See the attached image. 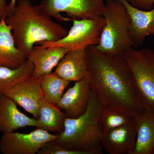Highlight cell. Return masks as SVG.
<instances>
[{
	"instance_id": "1",
	"label": "cell",
	"mask_w": 154,
	"mask_h": 154,
	"mask_svg": "<svg viewBox=\"0 0 154 154\" xmlns=\"http://www.w3.org/2000/svg\"><path fill=\"white\" fill-rule=\"evenodd\" d=\"M85 50L87 78L103 106L121 109L135 119L140 116L144 108L124 57L101 52L95 45Z\"/></svg>"
},
{
	"instance_id": "2",
	"label": "cell",
	"mask_w": 154,
	"mask_h": 154,
	"mask_svg": "<svg viewBox=\"0 0 154 154\" xmlns=\"http://www.w3.org/2000/svg\"><path fill=\"white\" fill-rule=\"evenodd\" d=\"M51 18L29 0H19L14 12L6 17L16 46L27 59L34 44L42 41H58L67 34L66 28Z\"/></svg>"
},
{
	"instance_id": "3",
	"label": "cell",
	"mask_w": 154,
	"mask_h": 154,
	"mask_svg": "<svg viewBox=\"0 0 154 154\" xmlns=\"http://www.w3.org/2000/svg\"><path fill=\"white\" fill-rule=\"evenodd\" d=\"M103 106L92 91L85 112L77 118L66 119L64 130L53 141L72 150L87 154H102L101 139L103 132L99 118Z\"/></svg>"
},
{
	"instance_id": "4",
	"label": "cell",
	"mask_w": 154,
	"mask_h": 154,
	"mask_svg": "<svg viewBox=\"0 0 154 154\" xmlns=\"http://www.w3.org/2000/svg\"><path fill=\"white\" fill-rule=\"evenodd\" d=\"M102 16L105 25L95 47L101 52L123 56L133 47L129 33L130 18L125 7L118 0H105Z\"/></svg>"
},
{
	"instance_id": "5",
	"label": "cell",
	"mask_w": 154,
	"mask_h": 154,
	"mask_svg": "<svg viewBox=\"0 0 154 154\" xmlns=\"http://www.w3.org/2000/svg\"><path fill=\"white\" fill-rule=\"evenodd\" d=\"M123 57L131 69L145 110L154 113V50L133 47Z\"/></svg>"
},
{
	"instance_id": "6",
	"label": "cell",
	"mask_w": 154,
	"mask_h": 154,
	"mask_svg": "<svg viewBox=\"0 0 154 154\" xmlns=\"http://www.w3.org/2000/svg\"><path fill=\"white\" fill-rule=\"evenodd\" d=\"M105 3V0H42L37 6L47 16L68 22L102 16Z\"/></svg>"
},
{
	"instance_id": "7",
	"label": "cell",
	"mask_w": 154,
	"mask_h": 154,
	"mask_svg": "<svg viewBox=\"0 0 154 154\" xmlns=\"http://www.w3.org/2000/svg\"><path fill=\"white\" fill-rule=\"evenodd\" d=\"M72 21V26L63 38L57 41H42L37 44L45 47H66L70 50L85 49L88 46L99 44L105 23L103 16L94 19H73Z\"/></svg>"
},
{
	"instance_id": "8",
	"label": "cell",
	"mask_w": 154,
	"mask_h": 154,
	"mask_svg": "<svg viewBox=\"0 0 154 154\" xmlns=\"http://www.w3.org/2000/svg\"><path fill=\"white\" fill-rule=\"evenodd\" d=\"M58 134H51L37 128L28 134L12 132L3 134L0 138L2 154H36L45 144L55 140Z\"/></svg>"
},
{
	"instance_id": "9",
	"label": "cell",
	"mask_w": 154,
	"mask_h": 154,
	"mask_svg": "<svg viewBox=\"0 0 154 154\" xmlns=\"http://www.w3.org/2000/svg\"><path fill=\"white\" fill-rule=\"evenodd\" d=\"M8 96L37 119L39 116V102L43 93L38 78H26L12 86L6 92Z\"/></svg>"
},
{
	"instance_id": "10",
	"label": "cell",
	"mask_w": 154,
	"mask_h": 154,
	"mask_svg": "<svg viewBox=\"0 0 154 154\" xmlns=\"http://www.w3.org/2000/svg\"><path fill=\"white\" fill-rule=\"evenodd\" d=\"M137 139L136 119L103 133L101 144L109 154H132Z\"/></svg>"
},
{
	"instance_id": "11",
	"label": "cell",
	"mask_w": 154,
	"mask_h": 154,
	"mask_svg": "<svg viewBox=\"0 0 154 154\" xmlns=\"http://www.w3.org/2000/svg\"><path fill=\"white\" fill-rule=\"evenodd\" d=\"M92 90L88 78L75 82L72 87L69 88L57 103L68 118H76L87 110Z\"/></svg>"
},
{
	"instance_id": "12",
	"label": "cell",
	"mask_w": 154,
	"mask_h": 154,
	"mask_svg": "<svg viewBox=\"0 0 154 154\" xmlns=\"http://www.w3.org/2000/svg\"><path fill=\"white\" fill-rule=\"evenodd\" d=\"M126 8L130 18L129 36L134 48L141 46L146 37L154 36V6L146 11L137 8L126 0H118Z\"/></svg>"
},
{
	"instance_id": "13",
	"label": "cell",
	"mask_w": 154,
	"mask_h": 154,
	"mask_svg": "<svg viewBox=\"0 0 154 154\" xmlns=\"http://www.w3.org/2000/svg\"><path fill=\"white\" fill-rule=\"evenodd\" d=\"M39 45L33 48L28 58L34 66L32 76L36 78L51 73L70 50L66 47H45Z\"/></svg>"
},
{
	"instance_id": "14",
	"label": "cell",
	"mask_w": 154,
	"mask_h": 154,
	"mask_svg": "<svg viewBox=\"0 0 154 154\" xmlns=\"http://www.w3.org/2000/svg\"><path fill=\"white\" fill-rule=\"evenodd\" d=\"M36 119L21 112L16 102L8 96L0 97V133L14 132L19 128L36 127Z\"/></svg>"
},
{
	"instance_id": "15",
	"label": "cell",
	"mask_w": 154,
	"mask_h": 154,
	"mask_svg": "<svg viewBox=\"0 0 154 154\" xmlns=\"http://www.w3.org/2000/svg\"><path fill=\"white\" fill-rule=\"evenodd\" d=\"M85 49L70 50L58 64L54 72L70 82H78L88 76Z\"/></svg>"
},
{
	"instance_id": "16",
	"label": "cell",
	"mask_w": 154,
	"mask_h": 154,
	"mask_svg": "<svg viewBox=\"0 0 154 154\" xmlns=\"http://www.w3.org/2000/svg\"><path fill=\"white\" fill-rule=\"evenodd\" d=\"M5 19L0 22V66L17 68L27 59L16 46L11 27Z\"/></svg>"
},
{
	"instance_id": "17",
	"label": "cell",
	"mask_w": 154,
	"mask_h": 154,
	"mask_svg": "<svg viewBox=\"0 0 154 154\" xmlns=\"http://www.w3.org/2000/svg\"><path fill=\"white\" fill-rule=\"evenodd\" d=\"M39 116L36 119V128L48 132L61 133L64 129L67 118L57 105L42 98L39 102Z\"/></svg>"
},
{
	"instance_id": "18",
	"label": "cell",
	"mask_w": 154,
	"mask_h": 154,
	"mask_svg": "<svg viewBox=\"0 0 154 154\" xmlns=\"http://www.w3.org/2000/svg\"><path fill=\"white\" fill-rule=\"evenodd\" d=\"M136 121V143L132 154H153L154 113L144 110Z\"/></svg>"
},
{
	"instance_id": "19",
	"label": "cell",
	"mask_w": 154,
	"mask_h": 154,
	"mask_svg": "<svg viewBox=\"0 0 154 154\" xmlns=\"http://www.w3.org/2000/svg\"><path fill=\"white\" fill-rule=\"evenodd\" d=\"M33 69V63L28 59L17 68L0 66V97L5 95L12 86L31 76Z\"/></svg>"
},
{
	"instance_id": "20",
	"label": "cell",
	"mask_w": 154,
	"mask_h": 154,
	"mask_svg": "<svg viewBox=\"0 0 154 154\" xmlns=\"http://www.w3.org/2000/svg\"><path fill=\"white\" fill-rule=\"evenodd\" d=\"M38 79L43 97L53 104L57 105L70 82L62 79L54 72L42 76Z\"/></svg>"
},
{
	"instance_id": "21",
	"label": "cell",
	"mask_w": 154,
	"mask_h": 154,
	"mask_svg": "<svg viewBox=\"0 0 154 154\" xmlns=\"http://www.w3.org/2000/svg\"><path fill=\"white\" fill-rule=\"evenodd\" d=\"M135 119L134 117L124 110L103 106L99 114V122L102 132L105 133Z\"/></svg>"
},
{
	"instance_id": "22",
	"label": "cell",
	"mask_w": 154,
	"mask_h": 154,
	"mask_svg": "<svg viewBox=\"0 0 154 154\" xmlns=\"http://www.w3.org/2000/svg\"><path fill=\"white\" fill-rule=\"evenodd\" d=\"M38 154H87L85 152L72 150L55 143L53 141L48 142L38 152Z\"/></svg>"
},
{
	"instance_id": "23",
	"label": "cell",
	"mask_w": 154,
	"mask_h": 154,
	"mask_svg": "<svg viewBox=\"0 0 154 154\" xmlns=\"http://www.w3.org/2000/svg\"><path fill=\"white\" fill-rule=\"evenodd\" d=\"M132 5L141 10H150L153 8L154 2L153 0H126Z\"/></svg>"
},
{
	"instance_id": "24",
	"label": "cell",
	"mask_w": 154,
	"mask_h": 154,
	"mask_svg": "<svg viewBox=\"0 0 154 154\" xmlns=\"http://www.w3.org/2000/svg\"><path fill=\"white\" fill-rule=\"evenodd\" d=\"M7 0H0V22L7 16Z\"/></svg>"
},
{
	"instance_id": "25",
	"label": "cell",
	"mask_w": 154,
	"mask_h": 154,
	"mask_svg": "<svg viewBox=\"0 0 154 154\" xmlns=\"http://www.w3.org/2000/svg\"><path fill=\"white\" fill-rule=\"evenodd\" d=\"M16 1H17V0H11V2L9 3V5H8L6 17L11 15L14 12V10L16 8V5H17Z\"/></svg>"
},
{
	"instance_id": "26",
	"label": "cell",
	"mask_w": 154,
	"mask_h": 154,
	"mask_svg": "<svg viewBox=\"0 0 154 154\" xmlns=\"http://www.w3.org/2000/svg\"><path fill=\"white\" fill-rule=\"evenodd\" d=\"M153 2H154V0H153Z\"/></svg>"
},
{
	"instance_id": "27",
	"label": "cell",
	"mask_w": 154,
	"mask_h": 154,
	"mask_svg": "<svg viewBox=\"0 0 154 154\" xmlns=\"http://www.w3.org/2000/svg\"><path fill=\"white\" fill-rule=\"evenodd\" d=\"M153 154H154V152Z\"/></svg>"
}]
</instances>
